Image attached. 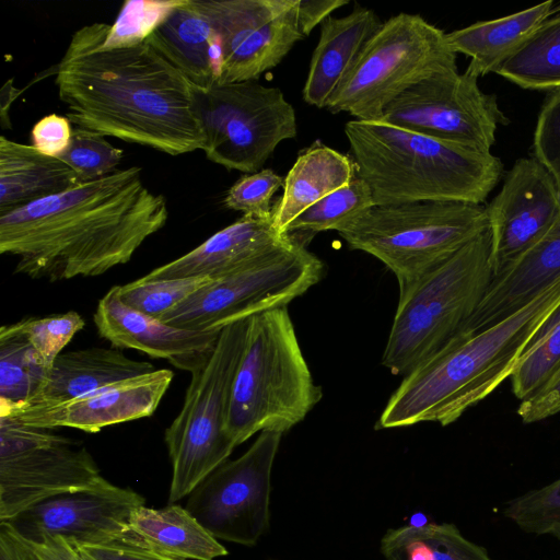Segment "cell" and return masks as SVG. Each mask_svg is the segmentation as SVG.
<instances>
[{"instance_id": "b9f144b4", "label": "cell", "mask_w": 560, "mask_h": 560, "mask_svg": "<svg viewBox=\"0 0 560 560\" xmlns=\"http://www.w3.org/2000/svg\"><path fill=\"white\" fill-rule=\"evenodd\" d=\"M560 412V364L549 380L517 408L521 420L528 424Z\"/></svg>"}, {"instance_id": "e575fe53", "label": "cell", "mask_w": 560, "mask_h": 560, "mask_svg": "<svg viewBox=\"0 0 560 560\" xmlns=\"http://www.w3.org/2000/svg\"><path fill=\"white\" fill-rule=\"evenodd\" d=\"M209 281L211 279L206 277L154 281L138 279L119 285V296L127 306L159 319Z\"/></svg>"}, {"instance_id": "836d02e7", "label": "cell", "mask_w": 560, "mask_h": 560, "mask_svg": "<svg viewBox=\"0 0 560 560\" xmlns=\"http://www.w3.org/2000/svg\"><path fill=\"white\" fill-rule=\"evenodd\" d=\"M185 0H126L110 25L104 48H128L144 43Z\"/></svg>"}, {"instance_id": "4316f807", "label": "cell", "mask_w": 560, "mask_h": 560, "mask_svg": "<svg viewBox=\"0 0 560 560\" xmlns=\"http://www.w3.org/2000/svg\"><path fill=\"white\" fill-rule=\"evenodd\" d=\"M131 542L174 559L213 560L228 550L187 510L170 503L136 509L129 521ZM122 542V541H121Z\"/></svg>"}, {"instance_id": "6da1fadb", "label": "cell", "mask_w": 560, "mask_h": 560, "mask_svg": "<svg viewBox=\"0 0 560 560\" xmlns=\"http://www.w3.org/2000/svg\"><path fill=\"white\" fill-rule=\"evenodd\" d=\"M109 28L95 22L75 31L54 68L68 119L173 156L203 150L194 84L147 42L104 48Z\"/></svg>"}, {"instance_id": "bcb514c9", "label": "cell", "mask_w": 560, "mask_h": 560, "mask_svg": "<svg viewBox=\"0 0 560 560\" xmlns=\"http://www.w3.org/2000/svg\"><path fill=\"white\" fill-rule=\"evenodd\" d=\"M0 560H38L9 522H0Z\"/></svg>"}, {"instance_id": "3957f363", "label": "cell", "mask_w": 560, "mask_h": 560, "mask_svg": "<svg viewBox=\"0 0 560 560\" xmlns=\"http://www.w3.org/2000/svg\"><path fill=\"white\" fill-rule=\"evenodd\" d=\"M560 308V278L503 319L459 332L404 376L376 429L448 425L510 378L523 353Z\"/></svg>"}, {"instance_id": "f6af8a7d", "label": "cell", "mask_w": 560, "mask_h": 560, "mask_svg": "<svg viewBox=\"0 0 560 560\" xmlns=\"http://www.w3.org/2000/svg\"><path fill=\"white\" fill-rule=\"evenodd\" d=\"M348 0H299L298 25L302 36H307L318 25L327 20L330 14L348 4Z\"/></svg>"}, {"instance_id": "1f68e13d", "label": "cell", "mask_w": 560, "mask_h": 560, "mask_svg": "<svg viewBox=\"0 0 560 560\" xmlns=\"http://www.w3.org/2000/svg\"><path fill=\"white\" fill-rule=\"evenodd\" d=\"M374 205L368 184L355 176L350 183L322 198L287 228V234L298 235L308 242L323 231H338L368 211Z\"/></svg>"}, {"instance_id": "7dc6e473", "label": "cell", "mask_w": 560, "mask_h": 560, "mask_svg": "<svg viewBox=\"0 0 560 560\" xmlns=\"http://www.w3.org/2000/svg\"><path fill=\"white\" fill-rule=\"evenodd\" d=\"M12 80H8L1 90V97L7 102H1V125L3 128L10 127L8 110L12 101L18 96L19 91L12 85Z\"/></svg>"}, {"instance_id": "7bdbcfd3", "label": "cell", "mask_w": 560, "mask_h": 560, "mask_svg": "<svg viewBox=\"0 0 560 560\" xmlns=\"http://www.w3.org/2000/svg\"><path fill=\"white\" fill-rule=\"evenodd\" d=\"M20 537L38 560H93L79 546L61 536L42 534L33 538Z\"/></svg>"}, {"instance_id": "ac0fdd59", "label": "cell", "mask_w": 560, "mask_h": 560, "mask_svg": "<svg viewBox=\"0 0 560 560\" xmlns=\"http://www.w3.org/2000/svg\"><path fill=\"white\" fill-rule=\"evenodd\" d=\"M173 377L171 370L160 369L56 405L0 408V418L35 428L67 427L96 433L153 415Z\"/></svg>"}, {"instance_id": "e0dca14e", "label": "cell", "mask_w": 560, "mask_h": 560, "mask_svg": "<svg viewBox=\"0 0 560 560\" xmlns=\"http://www.w3.org/2000/svg\"><path fill=\"white\" fill-rule=\"evenodd\" d=\"M487 208L493 275L545 238L560 222V195L535 158L520 159Z\"/></svg>"}, {"instance_id": "277c9868", "label": "cell", "mask_w": 560, "mask_h": 560, "mask_svg": "<svg viewBox=\"0 0 560 560\" xmlns=\"http://www.w3.org/2000/svg\"><path fill=\"white\" fill-rule=\"evenodd\" d=\"M357 176L375 206L418 201L482 203L503 165L491 152L413 132L382 120L346 124Z\"/></svg>"}, {"instance_id": "ffe728a7", "label": "cell", "mask_w": 560, "mask_h": 560, "mask_svg": "<svg viewBox=\"0 0 560 560\" xmlns=\"http://www.w3.org/2000/svg\"><path fill=\"white\" fill-rule=\"evenodd\" d=\"M292 240L290 234L277 230L272 217L243 214L196 248L140 279L206 277L215 280L285 247Z\"/></svg>"}, {"instance_id": "484cf974", "label": "cell", "mask_w": 560, "mask_h": 560, "mask_svg": "<svg viewBox=\"0 0 560 560\" xmlns=\"http://www.w3.org/2000/svg\"><path fill=\"white\" fill-rule=\"evenodd\" d=\"M558 10L553 1H546L506 16L446 33V38L454 52L470 58L466 72L479 78L495 72Z\"/></svg>"}, {"instance_id": "8d00e7d4", "label": "cell", "mask_w": 560, "mask_h": 560, "mask_svg": "<svg viewBox=\"0 0 560 560\" xmlns=\"http://www.w3.org/2000/svg\"><path fill=\"white\" fill-rule=\"evenodd\" d=\"M122 155V150L110 144L104 136L74 128L71 143L59 159L69 165L84 183L114 173Z\"/></svg>"}, {"instance_id": "f546056e", "label": "cell", "mask_w": 560, "mask_h": 560, "mask_svg": "<svg viewBox=\"0 0 560 560\" xmlns=\"http://www.w3.org/2000/svg\"><path fill=\"white\" fill-rule=\"evenodd\" d=\"M495 73L526 90L560 89V14L542 22Z\"/></svg>"}, {"instance_id": "7a4b0ae2", "label": "cell", "mask_w": 560, "mask_h": 560, "mask_svg": "<svg viewBox=\"0 0 560 560\" xmlns=\"http://www.w3.org/2000/svg\"><path fill=\"white\" fill-rule=\"evenodd\" d=\"M167 202L130 166L0 211V253L14 272L50 282L95 277L128 262L167 222Z\"/></svg>"}, {"instance_id": "2e32d148", "label": "cell", "mask_w": 560, "mask_h": 560, "mask_svg": "<svg viewBox=\"0 0 560 560\" xmlns=\"http://www.w3.org/2000/svg\"><path fill=\"white\" fill-rule=\"evenodd\" d=\"M142 505V495L103 477L92 486L43 501L8 522L24 538L48 534L77 546L108 545L131 538L129 521Z\"/></svg>"}, {"instance_id": "d4e9b609", "label": "cell", "mask_w": 560, "mask_h": 560, "mask_svg": "<svg viewBox=\"0 0 560 560\" xmlns=\"http://www.w3.org/2000/svg\"><path fill=\"white\" fill-rule=\"evenodd\" d=\"M355 176L352 158L316 140L299 153L284 178L283 192L272 205L275 226L287 234L288 225L298 215Z\"/></svg>"}, {"instance_id": "cb8c5ba5", "label": "cell", "mask_w": 560, "mask_h": 560, "mask_svg": "<svg viewBox=\"0 0 560 560\" xmlns=\"http://www.w3.org/2000/svg\"><path fill=\"white\" fill-rule=\"evenodd\" d=\"M153 371V364L130 359L113 348L93 347L61 352L48 369L37 394L24 405L60 404Z\"/></svg>"}, {"instance_id": "9a60e30c", "label": "cell", "mask_w": 560, "mask_h": 560, "mask_svg": "<svg viewBox=\"0 0 560 560\" xmlns=\"http://www.w3.org/2000/svg\"><path fill=\"white\" fill-rule=\"evenodd\" d=\"M220 36L218 84L257 80L281 62L303 38L299 0H195Z\"/></svg>"}, {"instance_id": "7402d4cb", "label": "cell", "mask_w": 560, "mask_h": 560, "mask_svg": "<svg viewBox=\"0 0 560 560\" xmlns=\"http://www.w3.org/2000/svg\"><path fill=\"white\" fill-rule=\"evenodd\" d=\"M195 86L218 84L222 70L221 39L195 0H185L145 40Z\"/></svg>"}, {"instance_id": "83f0119b", "label": "cell", "mask_w": 560, "mask_h": 560, "mask_svg": "<svg viewBox=\"0 0 560 560\" xmlns=\"http://www.w3.org/2000/svg\"><path fill=\"white\" fill-rule=\"evenodd\" d=\"M81 183L60 159L0 137V211L63 192Z\"/></svg>"}, {"instance_id": "4dcf8cb0", "label": "cell", "mask_w": 560, "mask_h": 560, "mask_svg": "<svg viewBox=\"0 0 560 560\" xmlns=\"http://www.w3.org/2000/svg\"><path fill=\"white\" fill-rule=\"evenodd\" d=\"M48 368L15 323L0 328V408L27 404L40 388Z\"/></svg>"}, {"instance_id": "5bb4252c", "label": "cell", "mask_w": 560, "mask_h": 560, "mask_svg": "<svg viewBox=\"0 0 560 560\" xmlns=\"http://www.w3.org/2000/svg\"><path fill=\"white\" fill-rule=\"evenodd\" d=\"M380 120L480 152H491L497 129L509 124L497 96L466 71L421 81L389 103Z\"/></svg>"}, {"instance_id": "4fadbf2b", "label": "cell", "mask_w": 560, "mask_h": 560, "mask_svg": "<svg viewBox=\"0 0 560 560\" xmlns=\"http://www.w3.org/2000/svg\"><path fill=\"white\" fill-rule=\"evenodd\" d=\"M283 433L261 431L187 497L186 510L217 539L254 546L269 526L271 471Z\"/></svg>"}, {"instance_id": "d6986e66", "label": "cell", "mask_w": 560, "mask_h": 560, "mask_svg": "<svg viewBox=\"0 0 560 560\" xmlns=\"http://www.w3.org/2000/svg\"><path fill=\"white\" fill-rule=\"evenodd\" d=\"M98 335L121 349H136L167 360L190 374L209 360L221 330H188L127 306L115 285L100 300L93 316Z\"/></svg>"}, {"instance_id": "9c48e42d", "label": "cell", "mask_w": 560, "mask_h": 560, "mask_svg": "<svg viewBox=\"0 0 560 560\" xmlns=\"http://www.w3.org/2000/svg\"><path fill=\"white\" fill-rule=\"evenodd\" d=\"M248 319L222 328L209 360L191 373L183 407L165 430L172 464L170 503L187 497L236 447L226 423Z\"/></svg>"}, {"instance_id": "d590c367", "label": "cell", "mask_w": 560, "mask_h": 560, "mask_svg": "<svg viewBox=\"0 0 560 560\" xmlns=\"http://www.w3.org/2000/svg\"><path fill=\"white\" fill-rule=\"evenodd\" d=\"M504 515L525 533L560 539V478L513 499Z\"/></svg>"}, {"instance_id": "ab89813d", "label": "cell", "mask_w": 560, "mask_h": 560, "mask_svg": "<svg viewBox=\"0 0 560 560\" xmlns=\"http://www.w3.org/2000/svg\"><path fill=\"white\" fill-rule=\"evenodd\" d=\"M534 158L551 174L560 190V89L551 91L539 112L534 132Z\"/></svg>"}, {"instance_id": "f1b7e54d", "label": "cell", "mask_w": 560, "mask_h": 560, "mask_svg": "<svg viewBox=\"0 0 560 560\" xmlns=\"http://www.w3.org/2000/svg\"><path fill=\"white\" fill-rule=\"evenodd\" d=\"M381 553L386 560H492L485 548L465 538L453 524L389 529L381 540Z\"/></svg>"}, {"instance_id": "ee69618b", "label": "cell", "mask_w": 560, "mask_h": 560, "mask_svg": "<svg viewBox=\"0 0 560 560\" xmlns=\"http://www.w3.org/2000/svg\"><path fill=\"white\" fill-rule=\"evenodd\" d=\"M79 547L93 560H178L125 541Z\"/></svg>"}, {"instance_id": "44dd1931", "label": "cell", "mask_w": 560, "mask_h": 560, "mask_svg": "<svg viewBox=\"0 0 560 560\" xmlns=\"http://www.w3.org/2000/svg\"><path fill=\"white\" fill-rule=\"evenodd\" d=\"M558 278L560 222L545 238L493 275L476 311L459 332L478 331L503 319Z\"/></svg>"}, {"instance_id": "52a82bcc", "label": "cell", "mask_w": 560, "mask_h": 560, "mask_svg": "<svg viewBox=\"0 0 560 560\" xmlns=\"http://www.w3.org/2000/svg\"><path fill=\"white\" fill-rule=\"evenodd\" d=\"M487 229L482 203L418 201L373 206L337 232L350 248L382 261L400 290Z\"/></svg>"}, {"instance_id": "5b68a950", "label": "cell", "mask_w": 560, "mask_h": 560, "mask_svg": "<svg viewBox=\"0 0 560 560\" xmlns=\"http://www.w3.org/2000/svg\"><path fill=\"white\" fill-rule=\"evenodd\" d=\"M288 306L248 319L235 374L226 431L235 446L261 431L284 433L320 400Z\"/></svg>"}, {"instance_id": "60d3db41", "label": "cell", "mask_w": 560, "mask_h": 560, "mask_svg": "<svg viewBox=\"0 0 560 560\" xmlns=\"http://www.w3.org/2000/svg\"><path fill=\"white\" fill-rule=\"evenodd\" d=\"M72 132L68 117L50 114L33 126L31 145L47 156L59 159L69 148Z\"/></svg>"}, {"instance_id": "7c38bea8", "label": "cell", "mask_w": 560, "mask_h": 560, "mask_svg": "<svg viewBox=\"0 0 560 560\" xmlns=\"http://www.w3.org/2000/svg\"><path fill=\"white\" fill-rule=\"evenodd\" d=\"M80 442L0 418V522L102 479Z\"/></svg>"}, {"instance_id": "30bf717a", "label": "cell", "mask_w": 560, "mask_h": 560, "mask_svg": "<svg viewBox=\"0 0 560 560\" xmlns=\"http://www.w3.org/2000/svg\"><path fill=\"white\" fill-rule=\"evenodd\" d=\"M291 235V234H290ZM272 254L211 280L160 320L188 330H221L238 320L288 304L316 284L322 260L295 235Z\"/></svg>"}, {"instance_id": "603a6c76", "label": "cell", "mask_w": 560, "mask_h": 560, "mask_svg": "<svg viewBox=\"0 0 560 560\" xmlns=\"http://www.w3.org/2000/svg\"><path fill=\"white\" fill-rule=\"evenodd\" d=\"M381 25L376 13L362 7L341 18L330 15L320 24L319 40L303 88L305 103L318 108L326 107L365 43Z\"/></svg>"}, {"instance_id": "74e56055", "label": "cell", "mask_w": 560, "mask_h": 560, "mask_svg": "<svg viewBox=\"0 0 560 560\" xmlns=\"http://www.w3.org/2000/svg\"><path fill=\"white\" fill-rule=\"evenodd\" d=\"M15 325L49 369L74 335L84 327V320L77 312L69 311L46 317L24 318Z\"/></svg>"}, {"instance_id": "f35d334b", "label": "cell", "mask_w": 560, "mask_h": 560, "mask_svg": "<svg viewBox=\"0 0 560 560\" xmlns=\"http://www.w3.org/2000/svg\"><path fill=\"white\" fill-rule=\"evenodd\" d=\"M284 178L265 168L238 178L228 190L223 205L243 214L272 217L271 198L283 186Z\"/></svg>"}, {"instance_id": "ba28073f", "label": "cell", "mask_w": 560, "mask_h": 560, "mask_svg": "<svg viewBox=\"0 0 560 560\" xmlns=\"http://www.w3.org/2000/svg\"><path fill=\"white\" fill-rule=\"evenodd\" d=\"M446 33L419 14L399 13L376 30L325 108L358 120H380L384 109L421 81L457 71Z\"/></svg>"}, {"instance_id": "8992f818", "label": "cell", "mask_w": 560, "mask_h": 560, "mask_svg": "<svg viewBox=\"0 0 560 560\" xmlns=\"http://www.w3.org/2000/svg\"><path fill=\"white\" fill-rule=\"evenodd\" d=\"M492 277L488 228L399 290L382 364L405 376L433 355L463 329Z\"/></svg>"}, {"instance_id": "8fae6325", "label": "cell", "mask_w": 560, "mask_h": 560, "mask_svg": "<svg viewBox=\"0 0 560 560\" xmlns=\"http://www.w3.org/2000/svg\"><path fill=\"white\" fill-rule=\"evenodd\" d=\"M194 94L205 154L228 170L259 172L280 142L296 137L295 110L278 88L253 80L194 85Z\"/></svg>"}, {"instance_id": "d6a6232c", "label": "cell", "mask_w": 560, "mask_h": 560, "mask_svg": "<svg viewBox=\"0 0 560 560\" xmlns=\"http://www.w3.org/2000/svg\"><path fill=\"white\" fill-rule=\"evenodd\" d=\"M560 364V308L527 347L510 380L521 401L536 393Z\"/></svg>"}]
</instances>
